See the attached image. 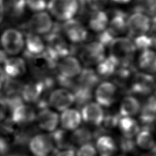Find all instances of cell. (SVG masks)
I'll list each match as a JSON object with an SVG mask.
<instances>
[{"label":"cell","mask_w":156,"mask_h":156,"mask_svg":"<svg viewBox=\"0 0 156 156\" xmlns=\"http://www.w3.org/2000/svg\"><path fill=\"white\" fill-rule=\"evenodd\" d=\"M110 55L119 65L132 63L136 49L132 40L129 37H118L109 46Z\"/></svg>","instance_id":"cell-1"},{"label":"cell","mask_w":156,"mask_h":156,"mask_svg":"<svg viewBox=\"0 0 156 156\" xmlns=\"http://www.w3.org/2000/svg\"><path fill=\"white\" fill-rule=\"evenodd\" d=\"M47 9L54 17L65 22L77 14L79 4L78 0H49Z\"/></svg>","instance_id":"cell-2"},{"label":"cell","mask_w":156,"mask_h":156,"mask_svg":"<svg viewBox=\"0 0 156 156\" xmlns=\"http://www.w3.org/2000/svg\"><path fill=\"white\" fill-rule=\"evenodd\" d=\"M1 44L2 49L7 55H16L24 47L23 35L16 29H7L4 31L1 37Z\"/></svg>","instance_id":"cell-3"},{"label":"cell","mask_w":156,"mask_h":156,"mask_svg":"<svg viewBox=\"0 0 156 156\" xmlns=\"http://www.w3.org/2000/svg\"><path fill=\"white\" fill-rule=\"evenodd\" d=\"M79 51L80 60L87 66L97 65L105 57V47L98 41L81 46Z\"/></svg>","instance_id":"cell-4"},{"label":"cell","mask_w":156,"mask_h":156,"mask_svg":"<svg viewBox=\"0 0 156 156\" xmlns=\"http://www.w3.org/2000/svg\"><path fill=\"white\" fill-rule=\"evenodd\" d=\"M155 80L153 76L144 72L136 73L132 78L127 94L146 96L154 91Z\"/></svg>","instance_id":"cell-5"},{"label":"cell","mask_w":156,"mask_h":156,"mask_svg":"<svg viewBox=\"0 0 156 156\" xmlns=\"http://www.w3.org/2000/svg\"><path fill=\"white\" fill-rule=\"evenodd\" d=\"M54 23L51 16L46 12L35 13L27 21L26 29L28 32L37 35H47L52 29Z\"/></svg>","instance_id":"cell-6"},{"label":"cell","mask_w":156,"mask_h":156,"mask_svg":"<svg viewBox=\"0 0 156 156\" xmlns=\"http://www.w3.org/2000/svg\"><path fill=\"white\" fill-rule=\"evenodd\" d=\"M62 31L71 43L75 44H82L88 37V32L80 21L73 18L65 21L62 25Z\"/></svg>","instance_id":"cell-7"},{"label":"cell","mask_w":156,"mask_h":156,"mask_svg":"<svg viewBox=\"0 0 156 156\" xmlns=\"http://www.w3.org/2000/svg\"><path fill=\"white\" fill-rule=\"evenodd\" d=\"M151 29V20L144 13L134 12L127 19L129 38H133L146 34Z\"/></svg>","instance_id":"cell-8"},{"label":"cell","mask_w":156,"mask_h":156,"mask_svg":"<svg viewBox=\"0 0 156 156\" xmlns=\"http://www.w3.org/2000/svg\"><path fill=\"white\" fill-rule=\"evenodd\" d=\"M29 149L34 156H48L54 149V144L50 134L34 135L28 143Z\"/></svg>","instance_id":"cell-9"},{"label":"cell","mask_w":156,"mask_h":156,"mask_svg":"<svg viewBox=\"0 0 156 156\" xmlns=\"http://www.w3.org/2000/svg\"><path fill=\"white\" fill-rule=\"evenodd\" d=\"M74 94L70 90L62 88L53 90L48 98V104L56 110L63 112L74 104Z\"/></svg>","instance_id":"cell-10"},{"label":"cell","mask_w":156,"mask_h":156,"mask_svg":"<svg viewBox=\"0 0 156 156\" xmlns=\"http://www.w3.org/2000/svg\"><path fill=\"white\" fill-rule=\"evenodd\" d=\"M117 90L116 86L112 82L105 81L101 83L94 93L96 103L105 108L110 107L117 99Z\"/></svg>","instance_id":"cell-11"},{"label":"cell","mask_w":156,"mask_h":156,"mask_svg":"<svg viewBox=\"0 0 156 156\" xmlns=\"http://www.w3.org/2000/svg\"><path fill=\"white\" fill-rule=\"evenodd\" d=\"M37 117L35 109L30 105L21 104L11 111V121L15 125L26 127L32 124Z\"/></svg>","instance_id":"cell-12"},{"label":"cell","mask_w":156,"mask_h":156,"mask_svg":"<svg viewBox=\"0 0 156 156\" xmlns=\"http://www.w3.org/2000/svg\"><path fill=\"white\" fill-rule=\"evenodd\" d=\"M56 68L58 76L70 79L78 76L82 70L80 61L71 55H68L60 59Z\"/></svg>","instance_id":"cell-13"},{"label":"cell","mask_w":156,"mask_h":156,"mask_svg":"<svg viewBox=\"0 0 156 156\" xmlns=\"http://www.w3.org/2000/svg\"><path fill=\"white\" fill-rule=\"evenodd\" d=\"M59 115L49 108H44L37 113L36 121L38 127L42 130L52 133L57 129L59 124Z\"/></svg>","instance_id":"cell-14"},{"label":"cell","mask_w":156,"mask_h":156,"mask_svg":"<svg viewBox=\"0 0 156 156\" xmlns=\"http://www.w3.org/2000/svg\"><path fill=\"white\" fill-rule=\"evenodd\" d=\"M80 114L86 124L97 127L102 125L105 112L98 103L90 102L82 107Z\"/></svg>","instance_id":"cell-15"},{"label":"cell","mask_w":156,"mask_h":156,"mask_svg":"<svg viewBox=\"0 0 156 156\" xmlns=\"http://www.w3.org/2000/svg\"><path fill=\"white\" fill-rule=\"evenodd\" d=\"M24 55L30 58L42 57L46 49L43 40L37 34L27 32L24 39Z\"/></svg>","instance_id":"cell-16"},{"label":"cell","mask_w":156,"mask_h":156,"mask_svg":"<svg viewBox=\"0 0 156 156\" xmlns=\"http://www.w3.org/2000/svg\"><path fill=\"white\" fill-rule=\"evenodd\" d=\"M46 88L42 80L30 82L23 85L21 96L27 103L37 104L42 98V94Z\"/></svg>","instance_id":"cell-17"},{"label":"cell","mask_w":156,"mask_h":156,"mask_svg":"<svg viewBox=\"0 0 156 156\" xmlns=\"http://www.w3.org/2000/svg\"><path fill=\"white\" fill-rule=\"evenodd\" d=\"M127 19L126 13L119 10H113L108 22L107 29L115 37L127 32Z\"/></svg>","instance_id":"cell-18"},{"label":"cell","mask_w":156,"mask_h":156,"mask_svg":"<svg viewBox=\"0 0 156 156\" xmlns=\"http://www.w3.org/2000/svg\"><path fill=\"white\" fill-rule=\"evenodd\" d=\"M59 123L62 129L66 131H74L80 126L82 116L80 112L75 108H68L60 115Z\"/></svg>","instance_id":"cell-19"},{"label":"cell","mask_w":156,"mask_h":156,"mask_svg":"<svg viewBox=\"0 0 156 156\" xmlns=\"http://www.w3.org/2000/svg\"><path fill=\"white\" fill-rule=\"evenodd\" d=\"M3 70L6 77L16 79L26 73V62L21 57L8 58L3 65Z\"/></svg>","instance_id":"cell-20"},{"label":"cell","mask_w":156,"mask_h":156,"mask_svg":"<svg viewBox=\"0 0 156 156\" xmlns=\"http://www.w3.org/2000/svg\"><path fill=\"white\" fill-rule=\"evenodd\" d=\"M95 147L99 156H115L118 150L117 143L109 134L98 137Z\"/></svg>","instance_id":"cell-21"},{"label":"cell","mask_w":156,"mask_h":156,"mask_svg":"<svg viewBox=\"0 0 156 156\" xmlns=\"http://www.w3.org/2000/svg\"><path fill=\"white\" fill-rule=\"evenodd\" d=\"M26 7V0H0V9L5 15L17 18L21 16Z\"/></svg>","instance_id":"cell-22"},{"label":"cell","mask_w":156,"mask_h":156,"mask_svg":"<svg viewBox=\"0 0 156 156\" xmlns=\"http://www.w3.org/2000/svg\"><path fill=\"white\" fill-rule=\"evenodd\" d=\"M141 108L140 101L135 97L129 94L122 99L118 112L121 117H133L140 112Z\"/></svg>","instance_id":"cell-23"},{"label":"cell","mask_w":156,"mask_h":156,"mask_svg":"<svg viewBox=\"0 0 156 156\" xmlns=\"http://www.w3.org/2000/svg\"><path fill=\"white\" fill-rule=\"evenodd\" d=\"M118 127L121 136L132 139L141 130L140 123L133 117H121Z\"/></svg>","instance_id":"cell-24"},{"label":"cell","mask_w":156,"mask_h":156,"mask_svg":"<svg viewBox=\"0 0 156 156\" xmlns=\"http://www.w3.org/2000/svg\"><path fill=\"white\" fill-rule=\"evenodd\" d=\"M138 66L144 73L150 74L155 73L156 52L151 49L142 51L139 56Z\"/></svg>","instance_id":"cell-25"},{"label":"cell","mask_w":156,"mask_h":156,"mask_svg":"<svg viewBox=\"0 0 156 156\" xmlns=\"http://www.w3.org/2000/svg\"><path fill=\"white\" fill-rule=\"evenodd\" d=\"M108 22V16L105 11H93L90 15L88 25L92 30L99 33L107 28Z\"/></svg>","instance_id":"cell-26"},{"label":"cell","mask_w":156,"mask_h":156,"mask_svg":"<svg viewBox=\"0 0 156 156\" xmlns=\"http://www.w3.org/2000/svg\"><path fill=\"white\" fill-rule=\"evenodd\" d=\"M99 80L100 78L96 71L91 68H85L82 69L78 76L76 84L80 87L93 90V88L96 87Z\"/></svg>","instance_id":"cell-27"},{"label":"cell","mask_w":156,"mask_h":156,"mask_svg":"<svg viewBox=\"0 0 156 156\" xmlns=\"http://www.w3.org/2000/svg\"><path fill=\"white\" fill-rule=\"evenodd\" d=\"M118 66L117 61L112 56L108 55L97 65L96 72L100 79L109 78L113 76Z\"/></svg>","instance_id":"cell-28"},{"label":"cell","mask_w":156,"mask_h":156,"mask_svg":"<svg viewBox=\"0 0 156 156\" xmlns=\"http://www.w3.org/2000/svg\"><path fill=\"white\" fill-rule=\"evenodd\" d=\"M73 146H82L90 143L93 139V132L87 127L80 126L70 134Z\"/></svg>","instance_id":"cell-29"},{"label":"cell","mask_w":156,"mask_h":156,"mask_svg":"<svg viewBox=\"0 0 156 156\" xmlns=\"http://www.w3.org/2000/svg\"><path fill=\"white\" fill-rule=\"evenodd\" d=\"M54 147L59 150L74 148L71 141L70 134L63 129H57L51 134Z\"/></svg>","instance_id":"cell-30"},{"label":"cell","mask_w":156,"mask_h":156,"mask_svg":"<svg viewBox=\"0 0 156 156\" xmlns=\"http://www.w3.org/2000/svg\"><path fill=\"white\" fill-rule=\"evenodd\" d=\"M135 143L139 148L144 151H152L156 144L154 135L147 130L141 129L136 136Z\"/></svg>","instance_id":"cell-31"},{"label":"cell","mask_w":156,"mask_h":156,"mask_svg":"<svg viewBox=\"0 0 156 156\" xmlns=\"http://www.w3.org/2000/svg\"><path fill=\"white\" fill-rule=\"evenodd\" d=\"M156 116V96L149 97L143 104L140 112V122Z\"/></svg>","instance_id":"cell-32"},{"label":"cell","mask_w":156,"mask_h":156,"mask_svg":"<svg viewBox=\"0 0 156 156\" xmlns=\"http://www.w3.org/2000/svg\"><path fill=\"white\" fill-rule=\"evenodd\" d=\"M117 143L118 149H119L121 154L126 156L135 155L138 153L137 146L135 141L132 138H125L120 136Z\"/></svg>","instance_id":"cell-33"},{"label":"cell","mask_w":156,"mask_h":156,"mask_svg":"<svg viewBox=\"0 0 156 156\" xmlns=\"http://www.w3.org/2000/svg\"><path fill=\"white\" fill-rule=\"evenodd\" d=\"M121 116L118 112L108 111L104 114L102 126L106 130L110 132L111 130L118 127Z\"/></svg>","instance_id":"cell-34"},{"label":"cell","mask_w":156,"mask_h":156,"mask_svg":"<svg viewBox=\"0 0 156 156\" xmlns=\"http://www.w3.org/2000/svg\"><path fill=\"white\" fill-rule=\"evenodd\" d=\"M32 132V130L29 127L14 132L13 143L18 146H23L27 144H28L30 140L34 135Z\"/></svg>","instance_id":"cell-35"},{"label":"cell","mask_w":156,"mask_h":156,"mask_svg":"<svg viewBox=\"0 0 156 156\" xmlns=\"http://www.w3.org/2000/svg\"><path fill=\"white\" fill-rule=\"evenodd\" d=\"M132 40L136 50H140L142 52L151 48V40L149 34L136 37Z\"/></svg>","instance_id":"cell-36"},{"label":"cell","mask_w":156,"mask_h":156,"mask_svg":"<svg viewBox=\"0 0 156 156\" xmlns=\"http://www.w3.org/2000/svg\"><path fill=\"white\" fill-rule=\"evenodd\" d=\"M48 3V0H26V6L35 13L43 12L47 9Z\"/></svg>","instance_id":"cell-37"},{"label":"cell","mask_w":156,"mask_h":156,"mask_svg":"<svg viewBox=\"0 0 156 156\" xmlns=\"http://www.w3.org/2000/svg\"><path fill=\"white\" fill-rule=\"evenodd\" d=\"M76 156H98L95 146L91 143L79 146L76 151Z\"/></svg>","instance_id":"cell-38"},{"label":"cell","mask_w":156,"mask_h":156,"mask_svg":"<svg viewBox=\"0 0 156 156\" xmlns=\"http://www.w3.org/2000/svg\"><path fill=\"white\" fill-rule=\"evenodd\" d=\"M115 38V37L110 32V31L107 28L104 30L99 33L97 37L96 41H98V42L101 43L104 47H105L109 46Z\"/></svg>","instance_id":"cell-39"},{"label":"cell","mask_w":156,"mask_h":156,"mask_svg":"<svg viewBox=\"0 0 156 156\" xmlns=\"http://www.w3.org/2000/svg\"><path fill=\"white\" fill-rule=\"evenodd\" d=\"M109 0H86L87 5L93 11L103 10Z\"/></svg>","instance_id":"cell-40"},{"label":"cell","mask_w":156,"mask_h":156,"mask_svg":"<svg viewBox=\"0 0 156 156\" xmlns=\"http://www.w3.org/2000/svg\"><path fill=\"white\" fill-rule=\"evenodd\" d=\"M10 149V143L8 139L4 136H0V155L7 154Z\"/></svg>","instance_id":"cell-41"},{"label":"cell","mask_w":156,"mask_h":156,"mask_svg":"<svg viewBox=\"0 0 156 156\" xmlns=\"http://www.w3.org/2000/svg\"><path fill=\"white\" fill-rule=\"evenodd\" d=\"M8 112V108L4 99L0 98V122L5 119Z\"/></svg>","instance_id":"cell-42"},{"label":"cell","mask_w":156,"mask_h":156,"mask_svg":"<svg viewBox=\"0 0 156 156\" xmlns=\"http://www.w3.org/2000/svg\"><path fill=\"white\" fill-rule=\"evenodd\" d=\"M55 156H76V151L74 148L60 150L57 152Z\"/></svg>","instance_id":"cell-43"},{"label":"cell","mask_w":156,"mask_h":156,"mask_svg":"<svg viewBox=\"0 0 156 156\" xmlns=\"http://www.w3.org/2000/svg\"><path fill=\"white\" fill-rule=\"evenodd\" d=\"M5 79L6 76L3 70V68H2V67L0 66V90L4 86Z\"/></svg>","instance_id":"cell-44"},{"label":"cell","mask_w":156,"mask_h":156,"mask_svg":"<svg viewBox=\"0 0 156 156\" xmlns=\"http://www.w3.org/2000/svg\"><path fill=\"white\" fill-rule=\"evenodd\" d=\"M8 58L9 57L7 53L2 48H0V64L4 65Z\"/></svg>","instance_id":"cell-45"},{"label":"cell","mask_w":156,"mask_h":156,"mask_svg":"<svg viewBox=\"0 0 156 156\" xmlns=\"http://www.w3.org/2000/svg\"><path fill=\"white\" fill-rule=\"evenodd\" d=\"M151 31L156 34V15H155L152 21V26H151Z\"/></svg>","instance_id":"cell-46"},{"label":"cell","mask_w":156,"mask_h":156,"mask_svg":"<svg viewBox=\"0 0 156 156\" xmlns=\"http://www.w3.org/2000/svg\"><path fill=\"white\" fill-rule=\"evenodd\" d=\"M131 0H112V1L118 4H126L130 1Z\"/></svg>","instance_id":"cell-47"},{"label":"cell","mask_w":156,"mask_h":156,"mask_svg":"<svg viewBox=\"0 0 156 156\" xmlns=\"http://www.w3.org/2000/svg\"><path fill=\"white\" fill-rule=\"evenodd\" d=\"M4 14L2 12V11L0 9V24L2 22V21L4 20Z\"/></svg>","instance_id":"cell-48"},{"label":"cell","mask_w":156,"mask_h":156,"mask_svg":"<svg viewBox=\"0 0 156 156\" xmlns=\"http://www.w3.org/2000/svg\"><path fill=\"white\" fill-rule=\"evenodd\" d=\"M154 95L156 96V82H155V87H154Z\"/></svg>","instance_id":"cell-49"},{"label":"cell","mask_w":156,"mask_h":156,"mask_svg":"<svg viewBox=\"0 0 156 156\" xmlns=\"http://www.w3.org/2000/svg\"><path fill=\"white\" fill-rule=\"evenodd\" d=\"M147 156H156V154H153V153H152V154H151V155H147Z\"/></svg>","instance_id":"cell-50"},{"label":"cell","mask_w":156,"mask_h":156,"mask_svg":"<svg viewBox=\"0 0 156 156\" xmlns=\"http://www.w3.org/2000/svg\"><path fill=\"white\" fill-rule=\"evenodd\" d=\"M116 156H126V155H123V154H120L119 155H116Z\"/></svg>","instance_id":"cell-51"},{"label":"cell","mask_w":156,"mask_h":156,"mask_svg":"<svg viewBox=\"0 0 156 156\" xmlns=\"http://www.w3.org/2000/svg\"><path fill=\"white\" fill-rule=\"evenodd\" d=\"M155 4H156V0H155Z\"/></svg>","instance_id":"cell-52"}]
</instances>
